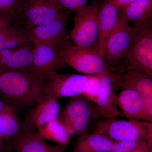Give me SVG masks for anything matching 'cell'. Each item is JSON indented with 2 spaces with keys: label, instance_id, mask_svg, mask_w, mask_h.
I'll list each match as a JSON object with an SVG mask.
<instances>
[{
  "label": "cell",
  "instance_id": "6da1fadb",
  "mask_svg": "<svg viewBox=\"0 0 152 152\" xmlns=\"http://www.w3.org/2000/svg\"><path fill=\"white\" fill-rule=\"evenodd\" d=\"M44 81L30 71H0V95L15 107H27L45 96Z\"/></svg>",
  "mask_w": 152,
  "mask_h": 152
},
{
  "label": "cell",
  "instance_id": "5bb4252c",
  "mask_svg": "<svg viewBox=\"0 0 152 152\" xmlns=\"http://www.w3.org/2000/svg\"><path fill=\"white\" fill-rule=\"evenodd\" d=\"M100 88L94 104L95 118L112 119L119 115L113 78L109 72L99 75Z\"/></svg>",
  "mask_w": 152,
  "mask_h": 152
},
{
  "label": "cell",
  "instance_id": "ffe728a7",
  "mask_svg": "<svg viewBox=\"0 0 152 152\" xmlns=\"http://www.w3.org/2000/svg\"><path fill=\"white\" fill-rule=\"evenodd\" d=\"M114 141L104 135L93 132L79 135L72 152H109Z\"/></svg>",
  "mask_w": 152,
  "mask_h": 152
},
{
  "label": "cell",
  "instance_id": "484cf974",
  "mask_svg": "<svg viewBox=\"0 0 152 152\" xmlns=\"http://www.w3.org/2000/svg\"><path fill=\"white\" fill-rule=\"evenodd\" d=\"M100 88V77L99 75H91L88 84L83 95L93 104H94Z\"/></svg>",
  "mask_w": 152,
  "mask_h": 152
},
{
  "label": "cell",
  "instance_id": "7402d4cb",
  "mask_svg": "<svg viewBox=\"0 0 152 152\" xmlns=\"http://www.w3.org/2000/svg\"><path fill=\"white\" fill-rule=\"evenodd\" d=\"M37 131L45 140L64 145H67L71 138L64 125L58 118L47 123L38 129Z\"/></svg>",
  "mask_w": 152,
  "mask_h": 152
},
{
  "label": "cell",
  "instance_id": "d6986e66",
  "mask_svg": "<svg viewBox=\"0 0 152 152\" xmlns=\"http://www.w3.org/2000/svg\"><path fill=\"white\" fill-rule=\"evenodd\" d=\"M34 45L24 27L18 22L14 23L0 33V51Z\"/></svg>",
  "mask_w": 152,
  "mask_h": 152
},
{
  "label": "cell",
  "instance_id": "9a60e30c",
  "mask_svg": "<svg viewBox=\"0 0 152 152\" xmlns=\"http://www.w3.org/2000/svg\"><path fill=\"white\" fill-rule=\"evenodd\" d=\"M119 17V9L111 0H104L101 3L98 15L97 47L99 53L104 58L108 39L116 26Z\"/></svg>",
  "mask_w": 152,
  "mask_h": 152
},
{
  "label": "cell",
  "instance_id": "e0dca14e",
  "mask_svg": "<svg viewBox=\"0 0 152 152\" xmlns=\"http://www.w3.org/2000/svg\"><path fill=\"white\" fill-rule=\"evenodd\" d=\"M121 88L117 96L118 107L129 119L143 121L145 105L141 94L133 87Z\"/></svg>",
  "mask_w": 152,
  "mask_h": 152
},
{
  "label": "cell",
  "instance_id": "8fae6325",
  "mask_svg": "<svg viewBox=\"0 0 152 152\" xmlns=\"http://www.w3.org/2000/svg\"><path fill=\"white\" fill-rule=\"evenodd\" d=\"M69 14L42 24L24 27L34 45L45 43L61 47L69 42L66 32Z\"/></svg>",
  "mask_w": 152,
  "mask_h": 152
},
{
  "label": "cell",
  "instance_id": "5b68a950",
  "mask_svg": "<svg viewBox=\"0 0 152 152\" xmlns=\"http://www.w3.org/2000/svg\"><path fill=\"white\" fill-rule=\"evenodd\" d=\"M100 4L96 1H93L76 14L73 28L70 33L74 45L98 50V15Z\"/></svg>",
  "mask_w": 152,
  "mask_h": 152
},
{
  "label": "cell",
  "instance_id": "83f0119b",
  "mask_svg": "<svg viewBox=\"0 0 152 152\" xmlns=\"http://www.w3.org/2000/svg\"><path fill=\"white\" fill-rule=\"evenodd\" d=\"M16 22V20L12 17H0V33Z\"/></svg>",
  "mask_w": 152,
  "mask_h": 152
},
{
  "label": "cell",
  "instance_id": "3957f363",
  "mask_svg": "<svg viewBox=\"0 0 152 152\" xmlns=\"http://www.w3.org/2000/svg\"><path fill=\"white\" fill-rule=\"evenodd\" d=\"M134 26L132 42L123 60L127 66L152 77V18Z\"/></svg>",
  "mask_w": 152,
  "mask_h": 152
},
{
  "label": "cell",
  "instance_id": "d4e9b609",
  "mask_svg": "<svg viewBox=\"0 0 152 152\" xmlns=\"http://www.w3.org/2000/svg\"><path fill=\"white\" fill-rule=\"evenodd\" d=\"M150 147L143 141H122L114 142L109 152H147Z\"/></svg>",
  "mask_w": 152,
  "mask_h": 152
},
{
  "label": "cell",
  "instance_id": "7a4b0ae2",
  "mask_svg": "<svg viewBox=\"0 0 152 152\" xmlns=\"http://www.w3.org/2000/svg\"><path fill=\"white\" fill-rule=\"evenodd\" d=\"M93 132L106 136L114 142L143 141L152 148V123L143 120L103 119Z\"/></svg>",
  "mask_w": 152,
  "mask_h": 152
},
{
  "label": "cell",
  "instance_id": "f1b7e54d",
  "mask_svg": "<svg viewBox=\"0 0 152 152\" xmlns=\"http://www.w3.org/2000/svg\"><path fill=\"white\" fill-rule=\"evenodd\" d=\"M114 4L119 9L126 5L130 4L133 2L136 1L138 0H111Z\"/></svg>",
  "mask_w": 152,
  "mask_h": 152
},
{
  "label": "cell",
  "instance_id": "603a6c76",
  "mask_svg": "<svg viewBox=\"0 0 152 152\" xmlns=\"http://www.w3.org/2000/svg\"><path fill=\"white\" fill-rule=\"evenodd\" d=\"M20 122L13 112L8 106L0 113V139L9 141L21 130Z\"/></svg>",
  "mask_w": 152,
  "mask_h": 152
},
{
  "label": "cell",
  "instance_id": "8992f818",
  "mask_svg": "<svg viewBox=\"0 0 152 152\" xmlns=\"http://www.w3.org/2000/svg\"><path fill=\"white\" fill-rule=\"evenodd\" d=\"M83 95L71 98L60 113L61 121L71 137L87 132L88 125L95 118L94 104Z\"/></svg>",
  "mask_w": 152,
  "mask_h": 152
},
{
  "label": "cell",
  "instance_id": "1f68e13d",
  "mask_svg": "<svg viewBox=\"0 0 152 152\" xmlns=\"http://www.w3.org/2000/svg\"><path fill=\"white\" fill-rule=\"evenodd\" d=\"M147 152H152V148H150V149Z\"/></svg>",
  "mask_w": 152,
  "mask_h": 152
},
{
  "label": "cell",
  "instance_id": "9c48e42d",
  "mask_svg": "<svg viewBox=\"0 0 152 152\" xmlns=\"http://www.w3.org/2000/svg\"><path fill=\"white\" fill-rule=\"evenodd\" d=\"M134 26L119 17L116 26L109 36L106 45L105 59L109 66L117 65L124 59L132 42Z\"/></svg>",
  "mask_w": 152,
  "mask_h": 152
},
{
  "label": "cell",
  "instance_id": "44dd1931",
  "mask_svg": "<svg viewBox=\"0 0 152 152\" xmlns=\"http://www.w3.org/2000/svg\"><path fill=\"white\" fill-rule=\"evenodd\" d=\"M124 21L138 24L152 18V0H138L119 9Z\"/></svg>",
  "mask_w": 152,
  "mask_h": 152
},
{
  "label": "cell",
  "instance_id": "ac0fdd59",
  "mask_svg": "<svg viewBox=\"0 0 152 152\" xmlns=\"http://www.w3.org/2000/svg\"><path fill=\"white\" fill-rule=\"evenodd\" d=\"M34 46L0 51V71H30Z\"/></svg>",
  "mask_w": 152,
  "mask_h": 152
},
{
  "label": "cell",
  "instance_id": "4316f807",
  "mask_svg": "<svg viewBox=\"0 0 152 152\" xmlns=\"http://www.w3.org/2000/svg\"><path fill=\"white\" fill-rule=\"evenodd\" d=\"M61 6L69 12L77 14L86 7L88 0H57Z\"/></svg>",
  "mask_w": 152,
  "mask_h": 152
},
{
  "label": "cell",
  "instance_id": "cb8c5ba5",
  "mask_svg": "<svg viewBox=\"0 0 152 152\" xmlns=\"http://www.w3.org/2000/svg\"><path fill=\"white\" fill-rule=\"evenodd\" d=\"M26 0H0V17H11L18 21Z\"/></svg>",
  "mask_w": 152,
  "mask_h": 152
},
{
  "label": "cell",
  "instance_id": "30bf717a",
  "mask_svg": "<svg viewBox=\"0 0 152 152\" xmlns=\"http://www.w3.org/2000/svg\"><path fill=\"white\" fill-rule=\"evenodd\" d=\"M61 47L49 44H35L30 72L44 80L49 74L64 67L66 64L60 54Z\"/></svg>",
  "mask_w": 152,
  "mask_h": 152
},
{
  "label": "cell",
  "instance_id": "52a82bcc",
  "mask_svg": "<svg viewBox=\"0 0 152 152\" xmlns=\"http://www.w3.org/2000/svg\"><path fill=\"white\" fill-rule=\"evenodd\" d=\"M91 76L53 72L44 79V95L57 99L82 95Z\"/></svg>",
  "mask_w": 152,
  "mask_h": 152
},
{
  "label": "cell",
  "instance_id": "d6a6232c",
  "mask_svg": "<svg viewBox=\"0 0 152 152\" xmlns=\"http://www.w3.org/2000/svg\"></svg>",
  "mask_w": 152,
  "mask_h": 152
},
{
  "label": "cell",
  "instance_id": "4fadbf2b",
  "mask_svg": "<svg viewBox=\"0 0 152 152\" xmlns=\"http://www.w3.org/2000/svg\"><path fill=\"white\" fill-rule=\"evenodd\" d=\"M120 88L132 87L141 94L145 105L143 121L152 123V77L141 72L126 66L118 78Z\"/></svg>",
  "mask_w": 152,
  "mask_h": 152
},
{
  "label": "cell",
  "instance_id": "f546056e",
  "mask_svg": "<svg viewBox=\"0 0 152 152\" xmlns=\"http://www.w3.org/2000/svg\"><path fill=\"white\" fill-rule=\"evenodd\" d=\"M8 106V105L3 102L2 101L0 100V113H2Z\"/></svg>",
  "mask_w": 152,
  "mask_h": 152
},
{
  "label": "cell",
  "instance_id": "ba28073f",
  "mask_svg": "<svg viewBox=\"0 0 152 152\" xmlns=\"http://www.w3.org/2000/svg\"><path fill=\"white\" fill-rule=\"evenodd\" d=\"M57 0H26L18 21L25 27L45 23L69 14Z\"/></svg>",
  "mask_w": 152,
  "mask_h": 152
},
{
  "label": "cell",
  "instance_id": "2e32d148",
  "mask_svg": "<svg viewBox=\"0 0 152 152\" xmlns=\"http://www.w3.org/2000/svg\"><path fill=\"white\" fill-rule=\"evenodd\" d=\"M61 111L58 99L44 96L30 112L25 126L38 130L47 123L58 118Z\"/></svg>",
  "mask_w": 152,
  "mask_h": 152
},
{
  "label": "cell",
  "instance_id": "7c38bea8",
  "mask_svg": "<svg viewBox=\"0 0 152 152\" xmlns=\"http://www.w3.org/2000/svg\"><path fill=\"white\" fill-rule=\"evenodd\" d=\"M10 142L11 148L16 152H65L66 147L49 145L36 129L25 126Z\"/></svg>",
  "mask_w": 152,
  "mask_h": 152
},
{
  "label": "cell",
  "instance_id": "277c9868",
  "mask_svg": "<svg viewBox=\"0 0 152 152\" xmlns=\"http://www.w3.org/2000/svg\"><path fill=\"white\" fill-rule=\"evenodd\" d=\"M60 54L66 64L88 75H99L109 72L104 57L97 49L80 48L70 42L60 48Z\"/></svg>",
  "mask_w": 152,
  "mask_h": 152
},
{
  "label": "cell",
  "instance_id": "4dcf8cb0",
  "mask_svg": "<svg viewBox=\"0 0 152 152\" xmlns=\"http://www.w3.org/2000/svg\"><path fill=\"white\" fill-rule=\"evenodd\" d=\"M3 151H4V145H3V140L0 139V152H3Z\"/></svg>",
  "mask_w": 152,
  "mask_h": 152
}]
</instances>
